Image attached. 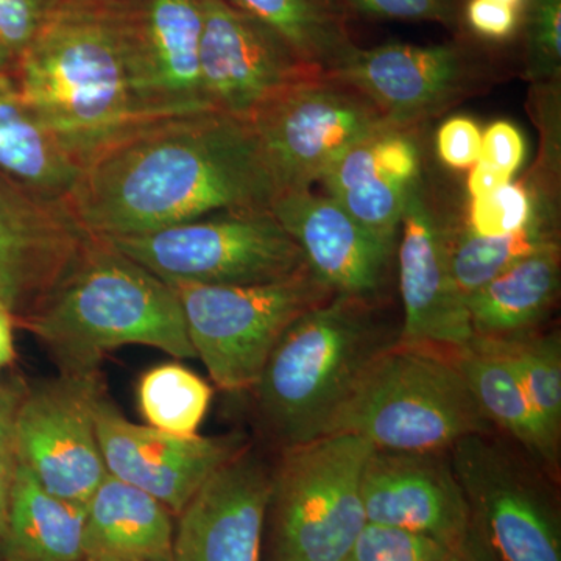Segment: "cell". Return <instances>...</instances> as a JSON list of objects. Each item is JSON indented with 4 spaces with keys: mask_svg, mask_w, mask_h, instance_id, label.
Wrapping results in <instances>:
<instances>
[{
    "mask_svg": "<svg viewBox=\"0 0 561 561\" xmlns=\"http://www.w3.org/2000/svg\"><path fill=\"white\" fill-rule=\"evenodd\" d=\"M10 79L80 171L154 122L133 91L127 24L116 0H62Z\"/></svg>",
    "mask_w": 561,
    "mask_h": 561,
    "instance_id": "cell-2",
    "label": "cell"
},
{
    "mask_svg": "<svg viewBox=\"0 0 561 561\" xmlns=\"http://www.w3.org/2000/svg\"><path fill=\"white\" fill-rule=\"evenodd\" d=\"M18 457L14 449L0 451V540L5 535L7 519H9L11 490L16 478Z\"/></svg>",
    "mask_w": 561,
    "mask_h": 561,
    "instance_id": "cell-41",
    "label": "cell"
},
{
    "mask_svg": "<svg viewBox=\"0 0 561 561\" xmlns=\"http://www.w3.org/2000/svg\"><path fill=\"white\" fill-rule=\"evenodd\" d=\"M271 209L300 247L309 268L335 294L378 297L394 247L365 230L337 202L312 190L280 192Z\"/></svg>",
    "mask_w": 561,
    "mask_h": 561,
    "instance_id": "cell-20",
    "label": "cell"
},
{
    "mask_svg": "<svg viewBox=\"0 0 561 561\" xmlns=\"http://www.w3.org/2000/svg\"><path fill=\"white\" fill-rule=\"evenodd\" d=\"M14 324L13 317L0 309V370L9 367L16 356L14 351Z\"/></svg>",
    "mask_w": 561,
    "mask_h": 561,
    "instance_id": "cell-42",
    "label": "cell"
},
{
    "mask_svg": "<svg viewBox=\"0 0 561 561\" xmlns=\"http://www.w3.org/2000/svg\"><path fill=\"white\" fill-rule=\"evenodd\" d=\"M0 70H2V72L9 73L7 72L5 65H3L2 55H0Z\"/></svg>",
    "mask_w": 561,
    "mask_h": 561,
    "instance_id": "cell-45",
    "label": "cell"
},
{
    "mask_svg": "<svg viewBox=\"0 0 561 561\" xmlns=\"http://www.w3.org/2000/svg\"><path fill=\"white\" fill-rule=\"evenodd\" d=\"M108 241L165 283L251 286L287 278L308 265L268 208L216 210L164 230Z\"/></svg>",
    "mask_w": 561,
    "mask_h": 561,
    "instance_id": "cell-8",
    "label": "cell"
},
{
    "mask_svg": "<svg viewBox=\"0 0 561 561\" xmlns=\"http://www.w3.org/2000/svg\"><path fill=\"white\" fill-rule=\"evenodd\" d=\"M346 10L378 20L427 21L443 25L457 22L454 0H342Z\"/></svg>",
    "mask_w": 561,
    "mask_h": 561,
    "instance_id": "cell-35",
    "label": "cell"
},
{
    "mask_svg": "<svg viewBox=\"0 0 561 561\" xmlns=\"http://www.w3.org/2000/svg\"><path fill=\"white\" fill-rule=\"evenodd\" d=\"M549 205L530 184L508 183L500 190L472 198L468 230L485 238L511 236L529 228Z\"/></svg>",
    "mask_w": 561,
    "mask_h": 561,
    "instance_id": "cell-31",
    "label": "cell"
},
{
    "mask_svg": "<svg viewBox=\"0 0 561 561\" xmlns=\"http://www.w3.org/2000/svg\"><path fill=\"white\" fill-rule=\"evenodd\" d=\"M24 393L16 387L0 386V451L14 449V424Z\"/></svg>",
    "mask_w": 561,
    "mask_h": 561,
    "instance_id": "cell-40",
    "label": "cell"
},
{
    "mask_svg": "<svg viewBox=\"0 0 561 561\" xmlns=\"http://www.w3.org/2000/svg\"><path fill=\"white\" fill-rule=\"evenodd\" d=\"M373 446L321 435L284 449L272 472L273 561H345L367 523L360 482Z\"/></svg>",
    "mask_w": 561,
    "mask_h": 561,
    "instance_id": "cell-6",
    "label": "cell"
},
{
    "mask_svg": "<svg viewBox=\"0 0 561 561\" xmlns=\"http://www.w3.org/2000/svg\"><path fill=\"white\" fill-rule=\"evenodd\" d=\"M438 561H489L478 551L472 541L459 549H449Z\"/></svg>",
    "mask_w": 561,
    "mask_h": 561,
    "instance_id": "cell-43",
    "label": "cell"
},
{
    "mask_svg": "<svg viewBox=\"0 0 561 561\" xmlns=\"http://www.w3.org/2000/svg\"><path fill=\"white\" fill-rule=\"evenodd\" d=\"M247 122L279 194L311 190L351 146L391 127L364 92L330 73L291 84Z\"/></svg>",
    "mask_w": 561,
    "mask_h": 561,
    "instance_id": "cell-9",
    "label": "cell"
},
{
    "mask_svg": "<svg viewBox=\"0 0 561 561\" xmlns=\"http://www.w3.org/2000/svg\"><path fill=\"white\" fill-rule=\"evenodd\" d=\"M138 394L140 411L151 427L192 437L208 412L213 390L183 365L164 364L142 376Z\"/></svg>",
    "mask_w": 561,
    "mask_h": 561,
    "instance_id": "cell-29",
    "label": "cell"
},
{
    "mask_svg": "<svg viewBox=\"0 0 561 561\" xmlns=\"http://www.w3.org/2000/svg\"><path fill=\"white\" fill-rule=\"evenodd\" d=\"M465 20L476 35L491 41H505L522 27L523 10L497 0H468Z\"/></svg>",
    "mask_w": 561,
    "mask_h": 561,
    "instance_id": "cell-37",
    "label": "cell"
},
{
    "mask_svg": "<svg viewBox=\"0 0 561 561\" xmlns=\"http://www.w3.org/2000/svg\"><path fill=\"white\" fill-rule=\"evenodd\" d=\"M448 551L426 535L367 522L345 561H438Z\"/></svg>",
    "mask_w": 561,
    "mask_h": 561,
    "instance_id": "cell-32",
    "label": "cell"
},
{
    "mask_svg": "<svg viewBox=\"0 0 561 561\" xmlns=\"http://www.w3.org/2000/svg\"><path fill=\"white\" fill-rule=\"evenodd\" d=\"M486 419L515 438L535 459L556 465L559 442L542 426L500 342L474 337L454 353Z\"/></svg>",
    "mask_w": 561,
    "mask_h": 561,
    "instance_id": "cell-24",
    "label": "cell"
},
{
    "mask_svg": "<svg viewBox=\"0 0 561 561\" xmlns=\"http://www.w3.org/2000/svg\"><path fill=\"white\" fill-rule=\"evenodd\" d=\"M371 301L335 295L273 348L253 389L262 423L284 449L327 434L371 362L397 343L373 317Z\"/></svg>",
    "mask_w": 561,
    "mask_h": 561,
    "instance_id": "cell-4",
    "label": "cell"
},
{
    "mask_svg": "<svg viewBox=\"0 0 561 561\" xmlns=\"http://www.w3.org/2000/svg\"><path fill=\"white\" fill-rule=\"evenodd\" d=\"M491 341V339H490ZM500 342L518 373L527 397L553 440L561 434V342L559 334H537Z\"/></svg>",
    "mask_w": 561,
    "mask_h": 561,
    "instance_id": "cell-30",
    "label": "cell"
},
{
    "mask_svg": "<svg viewBox=\"0 0 561 561\" xmlns=\"http://www.w3.org/2000/svg\"><path fill=\"white\" fill-rule=\"evenodd\" d=\"M198 5L202 91L209 110L250 121L278 92L323 76L227 0H198Z\"/></svg>",
    "mask_w": 561,
    "mask_h": 561,
    "instance_id": "cell-12",
    "label": "cell"
},
{
    "mask_svg": "<svg viewBox=\"0 0 561 561\" xmlns=\"http://www.w3.org/2000/svg\"><path fill=\"white\" fill-rule=\"evenodd\" d=\"M371 136L339 157L320 183L328 197L337 202L365 230L394 247L412 187L402 186L379 168L373 157Z\"/></svg>",
    "mask_w": 561,
    "mask_h": 561,
    "instance_id": "cell-27",
    "label": "cell"
},
{
    "mask_svg": "<svg viewBox=\"0 0 561 561\" xmlns=\"http://www.w3.org/2000/svg\"><path fill=\"white\" fill-rule=\"evenodd\" d=\"M526 144L522 133L511 122H494L482 133L481 157L479 160L496 165L501 171L515 173L523 164Z\"/></svg>",
    "mask_w": 561,
    "mask_h": 561,
    "instance_id": "cell-38",
    "label": "cell"
},
{
    "mask_svg": "<svg viewBox=\"0 0 561 561\" xmlns=\"http://www.w3.org/2000/svg\"><path fill=\"white\" fill-rule=\"evenodd\" d=\"M560 290V249L551 242L468 297L474 337L511 341L535 332Z\"/></svg>",
    "mask_w": 561,
    "mask_h": 561,
    "instance_id": "cell-22",
    "label": "cell"
},
{
    "mask_svg": "<svg viewBox=\"0 0 561 561\" xmlns=\"http://www.w3.org/2000/svg\"><path fill=\"white\" fill-rule=\"evenodd\" d=\"M490 424L454 354L397 342L371 362L324 435H359L382 451L443 453L489 434Z\"/></svg>",
    "mask_w": 561,
    "mask_h": 561,
    "instance_id": "cell-5",
    "label": "cell"
},
{
    "mask_svg": "<svg viewBox=\"0 0 561 561\" xmlns=\"http://www.w3.org/2000/svg\"><path fill=\"white\" fill-rule=\"evenodd\" d=\"M289 46L305 65L334 73L354 51L348 10L342 0H227Z\"/></svg>",
    "mask_w": 561,
    "mask_h": 561,
    "instance_id": "cell-26",
    "label": "cell"
},
{
    "mask_svg": "<svg viewBox=\"0 0 561 561\" xmlns=\"http://www.w3.org/2000/svg\"><path fill=\"white\" fill-rule=\"evenodd\" d=\"M400 290L404 324L398 342L457 353L474 339L467 301L454 280L449 228L415 183L401 219Z\"/></svg>",
    "mask_w": 561,
    "mask_h": 561,
    "instance_id": "cell-17",
    "label": "cell"
},
{
    "mask_svg": "<svg viewBox=\"0 0 561 561\" xmlns=\"http://www.w3.org/2000/svg\"><path fill=\"white\" fill-rule=\"evenodd\" d=\"M90 238L66 201L0 173V309L14 324L38 308Z\"/></svg>",
    "mask_w": 561,
    "mask_h": 561,
    "instance_id": "cell-14",
    "label": "cell"
},
{
    "mask_svg": "<svg viewBox=\"0 0 561 561\" xmlns=\"http://www.w3.org/2000/svg\"><path fill=\"white\" fill-rule=\"evenodd\" d=\"M62 0H0V55L7 72Z\"/></svg>",
    "mask_w": 561,
    "mask_h": 561,
    "instance_id": "cell-34",
    "label": "cell"
},
{
    "mask_svg": "<svg viewBox=\"0 0 561 561\" xmlns=\"http://www.w3.org/2000/svg\"><path fill=\"white\" fill-rule=\"evenodd\" d=\"M20 461V460H18ZM88 507L47 493L31 471L18 463L11 490L2 561H81Z\"/></svg>",
    "mask_w": 561,
    "mask_h": 561,
    "instance_id": "cell-23",
    "label": "cell"
},
{
    "mask_svg": "<svg viewBox=\"0 0 561 561\" xmlns=\"http://www.w3.org/2000/svg\"><path fill=\"white\" fill-rule=\"evenodd\" d=\"M368 523L426 535L448 549L472 540L467 497L443 453L373 449L360 482Z\"/></svg>",
    "mask_w": 561,
    "mask_h": 561,
    "instance_id": "cell-18",
    "label": "cell"
},
{
    "mask_svg": "<svg viewBox=\"0 0 561 561\" xmlns=\"http://www.w3.org/2000/svg\"><path fill=\"white\" fill-rule=\"evenodd\" d=\"M330 76L364 92L394 128H416L451 108L481 79V58L463 41L357 49Z\"/></svg>",
    "mask_w": 561,
    "mask_h": 561,
    "instance_id": "cell-15",
    "label": "cell"
},
{
    "mask_svg": "<svg viewBox=\"0 0 561 561\" xmlns=\"http://www.w3.org/2000/svg\"><path fill=\"white\" fill-rule=\"evenodd\" d=\"M524 10L527 73L537 81L559 79L561 0H529Z\"/></svg>",
    "mask_w": 561,
    "mask_h": 561,
    "instance_id": "cell-33",
    "label": "cell"
},
{
    "mask_svg": "<svg viewBox=\"0 0 561 561\" xmlns=\"http://www.w3.org/2000/svg\"><path fill=\"white\" fill-rule=\"evenodd\" d=\"M128 33L133 91L154 121L213 111L201 79L198 0L122 3Z\"/></svg>",
    "mask_w": 561,
    "mask_h": 561,
    "instance_id": "cell-16",
    "label": "cell"
},
{
    "mask_svg": "<svg viewBox=\"0 0 561 561\" xmlns=\"http://www.w3.org/2000/svg\"><path fill=\"white\" fill-rule=\"evenodd\" d=\"M173 534L162 502L108 474L88 504L83 560L173 561Z\"/></svg>",
    "mask_w": 561,
    "mask_h": 561,
    "instance_id": "cell-21",
    "label": "cell"
},
{
    "mask_svg": "<svg viewBox=\"0 0 561 561\" xmlns=\"http://www.w3.org/2000/svg\"><path fill=\"white\" fill-rule=\"evenodd\" d=\"M272 472L249 448L203 483L179 515L173 561H260Z\"/></svg>",
    "mask_w": 561,
    "mask_h": 561,
    "instance_id": "cell-19",
    "label": "cell"
},
{
    "mask_svg": "<svg viewBox=\"0 0 561 561\" xmlns=\"http://www.w3.org/2000/svg\"><path fill=\"white\" fill-rule=\"evenodd\" d=\"M482 131L470 117H451L437 133L440 160L453 169H471L481 157Z\"/></svg>",
    "mask_w": 561,
    "mask_h": 561,
    "instance_id": "cell-36",
    "label": "cell"
},
{
    "mask_svg": "<svg viewBox=\"0 0 561 561\" xmlns=\"http://www.w3.org/2000/svg\"><path fill=\"white\" fill-rule=\"evenodd\" d=\"M187 334L213 381L224 390L253 389L276 343L306 312L335 297L309 268L251 286L168 283Z\"/></svg>",
    "mask_w": 561,
    "mask_h": 561,
    "instance_id": "cell-7",
    "label": "cell"
},
{
    "mask_svg": "<svg viewBox=\"0 0 561 561\" xmlns=\"http://www.w3.org/2000/svg\"><path fill=\"white\" fill-rule=\"evenodd\" d=\"M81 561H94V560H81Z\"/></svg>",
    "mask_w": 561,
    "mask_h": 561,
    "instance_id": "cell-47",
    "label": "cell"
},
{
    "mask_svg": "<svg viewBox=\"0 0 561 561\" xmlns=\"http://www.w3.org/2000/svg\"><path fill=\"white\" fill-rule=\"evenodd\" d=\"M9 77H10L9 73L2 72V70H0V81L9 79Z\"/></svg>",
    "mask_w": 561,
    "mask_h": 561,
    "instance_id": "cell-46",
    "label": "cell"
},
{
    "mask_svg": "<svg viewBox=\"0 0 561 561\" xmlns=\"http://www.w3.org/2000/svg\"><path fill=\"white\" fill-rule=\"evenodd\" d=\"M16 327L39 339L62 376L99 375L103 356L124 345L197 357L175 290L101 236L91 234L60 283Z\"/></svg>",
    "mask_w": 561,
    "mask_h": 561,
    "instance_id": "cell-3",
    "label": "cell"
},
{
    "mask_svg": "<svg viewBox=\"0 0 561 561\" xmlns=\"http://www.w3.org/2000/svg\"><path fill=\"white\" fill-rule=\"evenodd\" d=\"M497 2L507 3V5L515 7V9L524 10L529 0H497Z\"/></svg>",
    "mask_w": 561,
    "mask_h": 561,
    "instance_id": "cell-44",
    "label": "cell"
},
{
    "mask_svg": "<svg viewBox=\"0 0 561 561\" xmlns=\"http://www.w3.org/2000/svg\"><path fill=\"white\" fill-rule=\"evenodd\" d=\"M101 387L99 375L41 383L22 397L14 424L20 463L47 493L79 507L108 476L92 413Z\"/></svg>",
    "mask_w": 561,
    "mask_h": 561,
    "instance_id": "cell-10",
    "label": "cell"
},
{
    "mask_svg": "<svg viewBox=\"0 0 561 561\" xmlns=\"http://www.w3.org/2000/svg\"><path fill=\"white\" fill-rule=\"evenodd\" d=\"M451 463L478 524L500 561H561L556 508L526 468L485 435L461 438Z\"/></svg>",
    "mask_w": 561,
    "mask_h": 561,
    "instance_id": "cell-11",
    "label": "cell"
},
{
    "mask_svg": "<svg viewBox=\"0 0 561 561\" xmlns=\"http://www.w3.org/2000/svg\"><path fill=\"white\" fill-rule=\"evenodd\" d=\"M278 195L250 122L201 111L117 140L81 169L66 203L84 230L113 239L221 209H271Z\"/></svg>",
    "mask_w": 561,
    "mask_h": 561,
    "instance_id": "cell-1",
    "label": "cell"
},
{
    "mask_svg": "<svg viewBox=\"0 0 561 561\" xmlns=\"http://www.w3.org/2000/svg\"><path fill=\"white\" fill-rule=\"evenodd\" d=\"M0 561H2V559H0Z\"/></svg>",
    "mask_w": 561,
    "mask_h": 561,
    "instance_id": "cell-48",
    "label": "cell"
},
{
    "mask_svg": "<svg viewBox=\"0 0 561 561\" xmlns=\"http://www.w3.org/2000/svg\"><path fill=\"white\" fill-rule=\"evenodd\" d=\"M448 238L454 280L465 301L523 257L557 242L551 209L542 210L529 228L515 234L485 238L465 227L461 231L449 228Z\"/></svg>",
    "mask_w": 561,
    "mask_h": 561,
    "instance_id": "cell-28",
    "label": "cell"
},
{
    "mask_svg": "<svg viewBox=\"0 0 561 561\" xmlns=\"http://www.w3.org/2000/svg\"><path fill=\"white\" fill-rule=\"evenodd\" d=\"M92 413L108 474L157 497L176 516L214 472L249 448L242 434L180 437L131 423L102 387Z\"/></svg>",
    "mask_w": 561,
    "mask_h": 561,
    "instance_id": "cell-13",
    "label": "cell"
},
{
    "mask_svg": "<svg viewBox=\"0 0 561 561\" xmlns=\"http://www.w3.org/2000/svg\"><path fill=\"white\" fill-rule=\"evenodd\" d=\"M511 173L501 171L496 165L490 162L479 160L471 168L470 176H468V192L471 198L482 197L490 192L500 190L512 181Z\"/></svg>",
    "mask_w": 561,
    "mask_h": 561,
    "instance_id": "cell-39",
    "label": "cell"
},
{
    "mask_svg": "<svg viewBox=\"0 0 561 561\" xmlns=\"http://www.w3.org/2000/svg\"><path fill=\"white\" fill-rule=\"evenodd\" d=\"M0 173L21 186L66 201L80 175L46 125L22 101L13 81H0Z\"/></svg>",
    "mask_w": 561,
    "mask_h": 561,
    "instance_id": "cell-25",
    "label": "cell"
}]
</instances>
